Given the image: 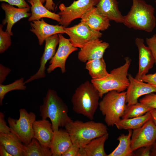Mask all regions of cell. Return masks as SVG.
<instances>
[{
	"instance_id": "8d00e7d4",
	"label": "cell",
	"mask_w": 156,
	"mask_h": 156,
	"mask_svg": "<svg viewBox=\"0 0 156 156\" xmlns=\"http://www.w3.org/2000/svg\"><path fill=\"white\" fill-rule=\"evenodd\" d=\"M0 1L7 3L12 5H15L19 8L30 7L25 0H0Z\"/></svg>"
},
{
	"instance_id": "4316f807",
	"label": "cell",
	"mask_w": 156,
	"mask_h": 156,
	"mask_svg": "<svg viewBox=\"0 0 156 156\" xmlns=\"http://www.w3.org/2000/svg\"><path fill=\"white\" fill-rule=\"evenodd\" d=\"M109 137L108 133L93 139L84 147L87 156H107L104 148L105 143Z\"/></svg>"
},
{
	"instance_id": "1f68e13d",
	"label": "cell",
	"mask_w": 156,
	"mask_h": 156,
	"mask_svg": "<svg viewBox=\"0 0 156 156\" xmlns=\"http://www.w3.org/2000/svg\"><path fill=\"white\" fill-rule=\"evenodd\" d=\"M139 101L142 104L156 109V94L154 92L145 95Z\"/></svg>"
},
{
	"instance_id": "5bb4252c",
	"label": "cell",
	"mask_w": 156,
	"mask_h": 156,
	"mask_svg": "<svg viewBox=\"0 0 156 156\" xmlns=\"http://www.w3.org/2000/svg\"><path fill=\"white\" fill-rule=\"evenodd\" d=\"M135 42L139 54L138 70L135 78L140 80L153 67L155 61L151 50L145 45L143 38H137Z\"/></svg>"
},
{
	"instance_id": "4dcf8cb0",
	"label": "cell",
	"mask_w": 156,
	"mask_h": 156,
	"mask_svg": "<svg viewBox=\"0 0 156 156\" xmlns=\"http://www.w3.org/2000/svg\"><path fill=\"white\" fill-rule=\"evenodd\" d=\"M3 25H0V53L6 50L11 44V36L6 31L3 30Z\"/></svg>"
},
{
	"instance_id": "3957f363",
	"label": "cell",
	"mask_w": 156,
	"mask_h": 156,
	"mask_svg": "<svg viewBox=\"0 0 156 156\" xmlns=\"http://www.w3.org/2000/svg\"><path fill=\"white\" fill-rule=\"evenodd\" d=\"M132 1L130 11L124 16L123 23L129 28L151 32L156 25L155 8L143 0Z\"/></svg>"
},
{
	"instance_id": "e0dca14e",
	"label": "cell",
	"mask_w": 156,
	"mask_h": 156,
	"mask_svg": "<svg viewBox=\"0 0 156 156\" xmlns=\"http://www.w3.org/2000/svg\"><path fill=\"white\" fill-rule=\"evenodd\" d=\"M1 7L5 13V17L2 21V24L4 25L7 24L5 31L11 36L13 35L11 30L14 24L21 19L31 16V13L29 12L30 7L17 8L4 3L1 4Z\"/></svg>"
},
{
	"instance_id": "ac0fdd59",
	"label": "cell",
	"mask_w": 156,
	"mask_h": 156,
	"mask_svg": "<svg viewBox=\"0 0 156 156\" xmlns=\"http://www.w3.org/2000/svg\"><path fill=\"white\" fill-rule=\"evenodd\" d=\"M33 127L34 138L42 146L50 148L54 133L51 123L47 119L36 120L33 123Z\"/></svg>"
},
{
	"instance_id": "ba28073f",
	"label": "cell",
	"mask_w": 156,
	"mask_h": 156,
	"mask_svg": "<svg viewBox=\"0 0 156 156\" xmlns=\"http://www.w3.org/2000/svg\"><path fill=\"white\" fill-rule=\"evenodd\" d=\"M100 0H77L70 5L66 6L61 3L59 7L61 16L60 24L67 27L74 20L81 18L82 16L92 7L96 6Z\"/></svg>"
},
{
	"instance_id": "f6af8a7d",
	"label": "cell",
	"mask_w": 156,
	"mask_h": 156,
	"mask_svg": "<svg viewBox=\"0 0 156 156\" xmlns=\"http://www.w3.org/2000/svg\"><path fill=\"white\" fill-rule=\"evenodd\" d=\"M42 3L43 4L45 1H46V0H40Z\"/></svg>"
},
{
	"instance_id": "60d3db41",
	"label": "cell",
	"mask_w": 156,
	"mask_h": 156,
	"mask_svg": "<svg viewBox=\"0 0 156 156\" xmlns=\"http://www.w3.org/2000/svg\"><path fill=\"white\" fill-rule=\"evenodd\" d=\"M0 156H13L9 153L5 148L1 145H0Z\"/></svg>"
},
{
	"instance_id": "7c38bea8",
	"label": "cell",
	"mask_w": 156,
	"mask_h": 156,
	"mask_svg": "<svg viewBox=\"0 0 156 156\" xmlns=\"http://www.w3.org/2000/svg\"><path fill=\"white\" fill-rule=\"evenodd\" d=\"M129 84L126 92V102L127 106L138 103V99L142 96L156 92V88L148 83L134 78L128 75Z\"/></svg>"
},
{
	"instance_id": "f546056e",
	"label": "cell",
	"mask_w": 156,
	"mask_h": 156,
	"mask_svg": "<svg viewBox=\"0 0 156 156\" xmlns=\"http://www.w3.org/2000/svg\"><path fill=\"white\" fill-rule=\"evenodd\" d=\"M24 79L21 77L14 82L6 85L0 84V105H2V101L6 94L14 90H25L26 88Z\"/></svg>"
},
{
	"instance_id": "7402d4cb",
	"label": "cell",
	"mask_w": 156,
	"mask_h": 156,
	"mask_svg": "<svg viewBox=\"0 0 156 156\" xmlns=\"http://www.w3.org/2000/svg\"><path fill=\"white\" fill-rule=\"evenodd\" d=\"M22 143L12 132L9 134L0 133V145L13 156H24V145Z\"/></svg>"
},
{
	"instance_id": "9a60e30c",
	"label": "cell",
	"mask_w": 156,
	"mask_h": 156,
	"mask_svg": "<svg viewBox=\"0 0 156 156\" xmlns=\"http://www.w3.org/2000/svg\"><path fill=\"white\" fill-rule=\"evenodd\" d=\"M109 47L108 43L100 39L94 40L81 48L78 54V58L81 62L86 63L90 60L101 58Z\"/></svg>"
},
{
	"instance_id": "e575fe53",
	"label": "cell",
	"mask_w": 156,
	"mask_h": 156,
	"mask_svg": "<svg viewBox=\"0 0 156 156\" xmlns=\"http://www.w3.org/2000/svg\"><path fill=\"white\" fill-rule=\"evenodd\" d=\"M11 132L10 127L7 125L3 113L0 112V133L9 134Z\"/></svg>"
},
{
	"instance_id": "836d02e7",
	"label": "cell",
	"mask_w": 156,
	"mask_h": 156,
	"mask_svg": "<svg viewBox=\"0 0 156 156\" xmlns=\"http://www.w3.org/2000/svg\"><path fill=\"white\" fill-rule=\"evenodd\" d=\"M152 146L140 147L133 151L134 156H150Z\"/></svg>"
},
{
	"instance_id": "83f0119b",
	"label": "cell",
	"mask_w": 156,
	"mask_h": 156,
	"mask_svg": "<svg viewBox=\"0 0 156 156\" xmlns=\"http://www.w3.org/2000/svg\"><path fill=\"white\" fill-rule=\"evenodd\" d=\"M50 148L42 146L36 138H33L28 144H24V156H51Z\"/></svg>"
},
{
	"instance_id": "f1b7e54d",
	"label": "cell",
	"mask_w": 156,
	"mask_h": 156,
	"mask_svg": "<svg viewBox=\"0 0 156 156\" xmlns=\"http://www.w3.org/2000/svg\"><path fill=\"white\" fill-rule=\"evenodd\" d=\"M153 109L140 102L127 106L125 111L122 119L138 117L143 115Z\"/></svg>"
},
{
	"instance_id": "d6a6232c",
	"label": "cell",
	"mask_w": 156,
	"mask_h": 156,
	"mask_svg": "<svg viewBox=\"0 0 156 156\" xmlns=\"http://www.w3.org/2000/svg\"><path fill=\"white\" fill-rule=\"evenodd\" d=\"M146 41L151 51L156 64V34L153 35L150 38H146Z\"/></svg>"
},
{
	"instance_id": "5b68a950",
	"label": "cell",
	"mask_w": 156,
	"mask_h": 156,
	"mask_svg": "<svg viewBox=\"0 0 156 156\" xmlns=\"http://www.w3.org/2000/svg\"><path fill=\"white\" fill-rule=\"evenodd\" d=\"M125 60L123 65L113 69L108 76L100 79L91 80V82L98 91L100 98L110 91L121 92L127 89L129 84L128 71L131 60L126 57Z\"/></svg>"
},
{
	"instance_id": "bcb514c9",
	"label": "cell",
	"mask_w": 156,
	"mask_h": 156,
	"mask_svg": "<svg viewBox=\"0 0 156 156\" xmlns=\"http://www.w3.org/2000/svg\"><path fill=\"white\" fill-rule=\"evenodd\" d=\"M155 2L156 3V0L155 1Z\"/></svg>"
},
{
	"instance_id": "4fadbf2b",
	"label": "cell",
	"mask_w": 156,
	"mask_h": 156,
	"mask_svg": "<svg viewBox=\"0 0 156 156\" xmlns=\"http://www.w3.org/2000/svg\"><path fill=\"white\" fill-rule=\"evenodd\" d=\"M45 43L44 52L40 59V66L37 72L25 81V84L35 79L44 78L46 77V65L50 60L56 52V47L59 43L58 34L51 36L45 40Z\"/></svg>"
},
{
	"instance_id": "30bf717a",
	"label": "cell",
	"mask_w": 156,
	"mask_h": 156,
	"mask_svg": "<svg viewBox=\"0 0 156 156\" xmlns=\"http://www.w3.org/2000/svg\"><path fill=\"white\" fill-rule=\"evenodd\" d=\"M156 141V125L152 118L142 126L133 130L131 139L133 151L142 147L152 146Z\"/></svg>"
},
{
	"instance_id": "52a82bcc",
	"label": "cell",
	"mask_w": 156,
	"mask_h": 156,
	"mask_svg": "<svg viewBox=\"0 0 156 156\" xmlns=\"http://www.w3.org/2000/svg\"><path fill=\"white\" fill-rule=\"evenodd\" d=\"M18 119L11 117L7 121L11 132L15 134L25 144H29L34 138L33 123L36 120V116L32 112L28 113L25 108L19 109Z\"/></svg>"
},
{
	"instance_id": "ab89813d",
	"label": "cell",
	"mask_w": 156,
	"mask_h": 156,
	"mask_svg": "<svg viewBox=\"0 0 156 156\" xmlns=\"http://www.w3.org/2000/svg\"><path fill=\"white\" fill-rule=\"evenodd\" d=\"M44 6L50 11H53L55 10V5L53 0H46Z\"/></svg>"
},
{
	"instance_id": "603a6c76",
	"label": "cell",
	"mask_w": 156,
	"mask_h": 156,
	"mask_svg": "<svg viewBox=\"0 0 156 156\" xmlns=\"http://www.w3.org/2000/svg\"><path fill=\"white\" fill-rule=\"evenodd\" d=\"M27 1L31 5V14L28 19L29 21L46 18L55 20L59 23L60 22V16L47 9L43 5L40 0H28Z\"/></svg>"
},
{
	"instance_id": "8fae6325",
	"label": "cell",
	"mask_w": 156,
	"mask_h": 156,
	"mask_svg": "<svg viewBox=\"0 0 156 156\" xmlns=\"http://www.w3.org/2000/svg\"><path fill=\"white\" fill-rule=\"evenodd\" d=\"M59 37V46L57 51L49 61L50 65L47 70L50 73L55 68H60L61 72L64 73L66 71V63L69 55L78 50L74 46L69 39L65 38L61 34H58Z\"/></svg>"
},
{
	"instance_id": "6da1fadb",
	"label": "cell",
	"mask_w": 156,
	"mask_h": 156,
	"mask_svg": "<svg viewBox=\"0 0 156 156\" xmlns=\"http://www.w3.org/2000/svg\"><path fill=\"white\" fill-rule=\"evenodd\" d=\"M40 107V116L42 119H50L54 131L73 120L68 114L67 106L55 90L49 89Z\"/></svg>"
},
{
	"instance_id": "d6986e66",
	"label": "cell",
	"mask_w": 156,
	"mask_h": 156,
	"mask_svg": "<svg viewBox=\"0 0 156 156\" xmlns=\"http://www.w3.org/2000/svg\"><path fill=\"white\" fill-rule=\"evenodd\" d=\"M81 18V22L85 23L97 31L105 30L110 25V20L102 15L95 6L86 12Z\"/></svg>"
},
{
	"instance_id": "277c9868",
	"label": "cell",
	"mask_w": 156,
	"mask_h": 156,
	"mask_svg": "<svg viewBox=\"0 0 156 156\" xmlns=\"http://www.w3.org/2000/svg\"><path fill=\"white\" fill-rule=\"evenodd\" d=\"M64 127L73 144L80 147H83L93 139L108 133L105 125L92 120L85 122L79 120H72Z\"/></svg>"
},
{
	"instance_id": "f35d334b",
	"label": "cell",
	"mask_w": 156,
	"mask_h": 156,
	"mask_svg": "<svg viewBox=\"0 0 156 156\" xmlns=\"http://www.w3.org/2000/svg\"><path fill=\"white\" fill-rule=\"evenodd\" d=\"M11 72V70L9 68L0 64V84H2Z\"/></svg>"
},
{
	"instance_id": "ee69618b",
	"label": "cell",
	"mask_w": 156,
	"mask_h": 156,
	"mask_svg": "<svg viewBox=\"0 0 156 156\" xmlns=\"http://www.w3.org/2000/svg\"><path fill=\"white\" fill-rule=\"evenodd\" d=\"M77 156H87L86 153L83 147H80Z\"/></svg>"
},
{
	"instance_id": "b9f144b4",
	"label": "cell",
	"mask_w": 156,
	"mask_h": 156,
	"mask_svg": "<svg viewBox=\"0 0 156 156\" xmlns=\"http://www.w3.org/2000/svg\"><path fill=\"white\" fill-rule=\"evenodd\" d=\"M150 112L152 118L156 125V109H152Z\"/></svg>"
},
{
	"instance_id": "484cf974",
	"label": "cell",
	"mask_w": 156,
	"mask_h": 156,
	"mask_svg": "<svg viewBox=\"0 0 156 156\" xmlns=\"http://www.w3.org/2000/svg\"><path fill=\"white\" fill-rule=\"evenodd\" d=\"M151 118L150 111L143 116L127 119H120L115 124L119 130H134L142 126Z\"/></svg>"
},
{
	"instance_id": "2e32d148",
	"label": "cell",
	"mask_w": 156,
	"mask_h": 156,
	"mask_svg": "<svg viewBox=\"0 0 156 156\" xmlns=\"http://www.w3.org/2000/svg\"><path fill=\"white\" fill-rule=\"evenodd\" d=\"M30 25L31 27L30 31L37 36L40 46L42 44L47 38L52 35L65 33L64 27L61 25L48 24L43 18L41 20L32 21Z\"/></svg>"
},
{
	"instance_id": "7a4b0ae2",
	"label": "cell",
	"mask_w": 156,
	"mask_h": 156,
	"mask_svg": "<svg viewBox=\"0 0 156 156\" xmlns=\"http://www.w3.org/2000/svg\"><path fill=\"white\" fill-rule=\"evenodd\" d=\"M100 98L97 90L91 81L87 80L77 87L73 94V109L77 113L92 120L99 106Z\"/></svg>"
},
{
	"instance_id": "8992f818",
	"label": "cell",
	"mask_w": 156,
	"mask_h": 156,
	"mask_svg": "<svg viewBox=\"0 0 156 156\" xmlns=\"http://www.w3.org/2000/svg\"><path fill=\"white\" fill-rule=\"evenodd\" d=\"M126 92L110 91L105 94L99 102V107L107 125L113 126L120 119L127 106Z\"/></svg>"
},
{
	"instance_id": "d4e9b609",
	"label": "cell",
	"mask_w": 156,
	"mask_h": 156,
	"mask_svg": "<svg viewBox=\"0 0 156 156\" xmlns=\"http://www.w3.org/2000/svg\"><path fill=\"white\" fill-rule=\"evenodd\" d=\"M127 135L122 134L118 136L119 141L118 146L107 156H133V151L131 147V139L132 130H128Z\"/></svg>"
},
{
	"instance_id": "ffe728a7",
	"label": "cell",
	"mask_w": 156,
	"mask_h": 156,
	"mask_svg": "<svg viewBox=\"0 0 156 156\" xmlns=\"http://www.w3.org/2000/svg\"><path fill=\"white\" fill-rule=\"evenodd\" d=\"M54 132L50 147L52 156H62L73 144L65 129H59Z\"/></svg>"
},
{
	"instance_id": "d590c367",
	"label": "cell",
	"mask_w": 156,
	"mask_h": 156,
	"mask_svg": "<svg viewBox=\"0 0 156 156\" xmlns=\"http://www.w3.org/2000/svg\"><path fill=\"white\" fill-rule=\"evenodd\" d=\"M140 80L148 83L156 88V72L153 74H146L142 77Z\"/></svg>"
},
{
	"instance_id": "74e56055",
	"label": "cell",
	"mask_w": 156,
	"mask_h": 156,
	"mask_svg": "<svg viewBox=\"0 0 156 156\" xmlns=\"http://www.w3.org/2000/svg\"><path fill=\"white\" fill-rule=\"evenodd\" d=\"M79 148L78 146L73 144L62 156H77Z\"/></svg>"
},
{
	"instance_id": "44dd1931",
	"label": "cell",
	"mask_w": 156,
	"mask_h": 156,
	"mask_svg": "<svg viewBox=\"0 0 156 156\" xmlns=\"http://www.w3.org/2000/svg\"><path fill=\"white\" fill-rule=\"evenodd\" d=\"M116 0H100L96 6L99 12L110 20L123 23L124 16L119 11Z\"/></svg>"
},
{
	"instance_id": "cb8c5ba5",
	"label": "cell",
	"mask_w": 156,
	"mask_h": 156,
	"mask_svg": "<svg viewBox=\"0 0 156 156\" xmlns=\"http://www.w3.org/2000/svg\"><path fill=\"white\" fill-rule=\"evenodd\" d=\"M85 68L88 71L92 79H101L109 74L103 57L88 61L86 63Z\"/></svg>"
},
{
	"instance_id": "9c48e42d",
	"label": "cell",
	"mask_w": 156,
	"mask_h": 156,
	"mask_svg": "<svg viewBox=\"0 0 156 156\" xmlns=\"http://www.w3.org/2000/svg\"><path fill=\"white\" fill-rule=\"evenodd\" d=\"M64 31L73 45L80 49L88 42L100 39L102 35L100 31L92 29L82 22L70 27H64Z\"/></svg>"
},
{
	"instance_id": "7bdbcfd3",
	"label": "cell",
	"mask_w": 156,
	"mask_h": 156,
	"mask_svg": "<svg viewBox=\"0 0 156 156\" xmlns=\"http://www.w3.org/2000/svg\"><path fill=\"white\" fill-rule=\"evenodd\" d=\"M150 156H156V141L152 145Z\"/></svg>"
}]
</instances>
